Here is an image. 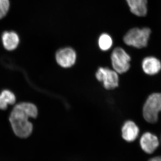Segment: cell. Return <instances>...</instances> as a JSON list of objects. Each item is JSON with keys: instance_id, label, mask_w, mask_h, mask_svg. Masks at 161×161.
I'll use <instances>...</instances> for the list:
<instances>
[{"instance_id": "1", "label": "cell", "mask_w": 161, "mask_h": 161, "mask_svg": "<svg viewBox=\"0 0 161 161\" xmlns=\"http://www.w3.org/2000/svg\"><path fill=\"white\" fill-rule=\"evenodd\" d=\"M31 118L25 103L15 105L10 113L9 120L14 132L20 138L28 137L33 131V125L29 120Z\"/></svg>"}, {"instance_id": "2", "label": "cell", "mask_w": 161, "mask_h": 161, "mask_svg": "<svg viewBox=\"0 0 161 161\" xmlns=\"http://www.w3.org/2000/svg\"><path fill=\"white\" fill-rule=\"evenodd\" d=\"M150 33L151 30L150 28H132L125 35L124 41L129 46L138 48H142L147 46Z\"/></svg>"}, {"instance_id": "3", "label": "cell", "mask_w": 161, "mask_h": 161, "mask_svg": "<svg viewBox=\"0 0 161 161\" xmlns=\"http://www.w3.org/2000/svg\"><path fill=\"white\" fill-rule=\"evenodd\" d=\"M161 112V93H153L147 98L143 108L144 119L148 122L154 123Z\"/></svg>"}, {"instance_id": "4", "label": "cell", "mask_w": 161, "mask_h": 161, "mask_svg": "<svg viewBox=\"0 0 161 161\" xmlns=\"http://www.w3.org/2000/svg\"><path fill=\"white\" fill-rule=\"evenodd\" d=\"M111 59L113 70L118 74H124L130 69L131 58L121 47H117L113 50Z\"/></svg>"}, {"instance_id": "5", "label": "cell", "mask_w": 161, "mask_h": 161, "mask_svg": "<svg viewBox=\"0 0 161 161\" xmlns=\"http://www.w3.org/2000/svg\"><path fill=\"white\" fill-rule=\"evenodd\" d=\"M97 80L103 84L107 90H113L119 86V78L118 73L109 68L100 67L95 74Z\"/></svg>"}, {"instance_id": "6", "label": "cell", "mask_w": 161, "mask_h": 161, "mask_svg": "<svg viewBox=\"0 0 161 161\" xmlns=\"http://www.w3.org/2000/svg\"><path fill=\"white\" fill-rule=\"evenodd\" d=\"M57 63L64 68L71 67L76 62L77 54L71 47H66L58 50L55 55Z\"/></svg>"}, {"instance_id": "7", "label": "cell", "mask_w": 161, "mask_h": 161, "mask_svg": "<svg viewBox=\"0 0 161 161\" xmlns=\"http://www.w3.org/2000/svg\"><path fill=\"white\" fill-rule=\"evenodd\" d=\"M159 144L158 138L150 132H146L141 137V148L146 153L150 154L154 152L158 147Z\"/></svg>"}, {"instance_id": "8", "label": "cell", "mask_w": 161, "mask_h": 161, "mask_svg": "<svg viewBox=\"0 0 161 161\" xmlns=\"http://www.w3.org/2000/svg\"><path fill=\"white\" fill-rule=\"evenodd\" d=\"M139 133V129L136 124L132 121H127L122 128V136L124 139L131 142L135 141Z\"/></svg>"}, {"instance_id": "9", "label": "cell", "mask_w": 161, "mask_h": 161, "mask_svg": "<svg viewBox=\"0 0 161 161\" xmlns=\"http://www.w3.org/2000/svg\"><path fill=\"white\" fill-rule=\"evenodd\" d=\"M142 66L146 74L154 75L160 70L161 63L159 60L154 57H147L143 60Z\"/></svg>"}, {"instance_id": "10", "label": "cell", "mask_w": 161, "mask_h": 161, "mask_svg": "<svg viewBox=\"0 0 161 161\" xmlns=\"http://www.w3.org/2000/svg\"><path fill=\"white\" fill-rule=\"evenodd\" d=\"M2 41L3 46L7 50L13 51L18 47L19 38L14 32L6 31L2 36Z\"/></svg>"}, {"instance_id": "11", "label": "cell", "mask_w": 161, "mask_h": 161, "mask_svg": "<svg viewBox=\"0 0 161 161\" xmlns=\"http://www.w3.org/2000/svg\"><path fill=\"white\" fill-rule=\"evenodd\" d=\"M130 11L138 16H145L147 12V0H126Z\"/></svg>"}, {"instance_id": "12", "label": "cell", "mask_w": 161, "mask_h": 161, "mask_svg": "<svg viewBox=\"0 0 161 161\" xmlns=\"http://www.w3.org/2000/svg\"><path fill=\"white\" fill-rule=\"evenodd\" d=\"M98 43L100 49L103 51H106L109 50L112 47L113 41L110 35L103 33L99 36Z\"/></svg>"}, {"instance_id": "13", "label": "cell", "mask_w": 161, "mask_h": 161, "mask_svg": "<svg viewBox=\"0 0 161 161\" xmlns=\"http://www.w3.org/2000/svg\"><path fill=\"white\" fill-rule=\"evenodd\" d=\"M1 95L8 105H13L15 103L16 100L15 95L11 91L8 90H3Z\"/></svg>"}, {"instance_id": "14", "label": "cell", "mask_w": 161, "mask_h": 161, "mask_svg": "<svg viewBox=\"0 0 161 161\" xmlns=\"http://www.w3.org/2000/svg\"><path fill=\"white\" fill-rule=\"evenodd\" d=\"M9 8V0H0V19L6 15Z\"/></svg>"}, {"instance_id": "15", "label": "cell", "mask_w": 161, "mask_h": 161, "mask_svg": "<svg viewBox=\"0 0 161 161\" xmlns=\"http://www.w3.org/2000/svg\"><path fill=\"white\" fill-rule=\"evenodd\" d=\"M8 104L0 94V109L5 110L8 107Z\"/></svg>"}, {"instance_id": "16", "label": "cell", "mask_w": 161, "mask_h": 161, "mask_svg": "<svg viewBox=\"0 0 161 161\" xmlns=\"http://www.w3.org/2000/svg\"><path fill=\"white\" fill-rule=\"evenodd\" d=\"M149 161H161V157H156L150 159Z\"/></svg>"}]
</instances>
